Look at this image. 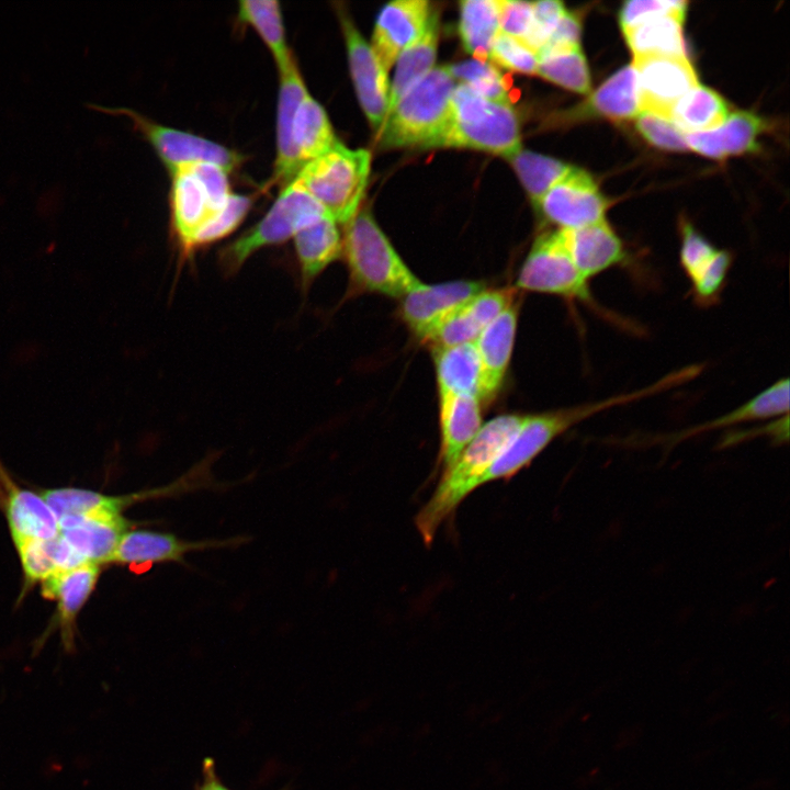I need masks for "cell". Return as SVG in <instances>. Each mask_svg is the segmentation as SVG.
Listing matches in <instances>:
<instances>
[{"mask_svg": "<svg viewBox=\"0 0 790 790\" xmlns=\"http://www.w3.org/2000/svg\"><path fill=\"white\" fill-rule=\"evenodd\" d=\"M238 543V538L190 541L169 532L128 530L119 543L112 562L128 566L183 563L184 556L191 552L227 548Z\"/></svg>", "mask_w": 790, "mask_h": 790, "instance_id": "15", "label": "cell"}, {"mask_svg": "<svg viewBox=\"0 0 790 790\" xmlns=\"http://www.w3.org/2000/svg\"><path fill=\"white\" fill-rule=\"evenodd\" d=\"M431 351L439 395L477 397L481 365L475 343L432 348Z\"/></svg>", "mask_w": 790, "mask_h": 790, "instance_id": "30", "label": "cell"}, {"mask_svg": "<svg viewBox=\"0 0 790 790\" xmlns=\"http://www.w3.org/2000/svg\"><path fill=\"white\" fill-rule=\"evenodd\" d=\"M14 544L29 583H43L55 573L87 562L59 534L48 540H19Z\"/></svg>", "mask_w": 790, "mask_h": 790, "instance_id": "31", "label": "cell"}, {"mask_svg": "<svg viewBox=\"0 0 790 790\" xmlns=\"http://www.w3.org/2000/svg\"><path fill=\"white\" fill-rule=\"evenodd\" d=\"M100 575V565L86 562L70 569L55 573L42 583L45 598L57 602L63 643L74 648L76 618L93 592Z\"/></svg>", "mask_w": 790, "mask_h": 790, "instance_id": "22", "label": "cell"}, {"mask_svg": "<svg viewBox=\"0 0 790 790\" xmlns=\"http://www.w3.org/2000/svg\"><path fill=\"white\" fill-rule=\"evenodd\" d=\"M672 387H674V381L666 375L630 393L552 411L524 415L519 430L486 473L484 485L498 479H510L529 466L554 439L594 415L665 392Z\"/></svg>", "mask_w": 790, "mask_h": 790, "instance_id": "2", "label": "cell"}, {"mask_svg": "<svg viewBox=\"0 0 790 790\" xmlns=\"http://www.w3.org/2000/svg\"><path fill=\"white\" fill-rule=\"evenodd\" d=\"M436 147L472 148L509 158L521 149L517 114L510 103L487 100L459 83L452 92L448 125Z\"/></svg>", "mask_w": 790, "mask_h": 790, "instance_id": "5", "label": "cell"}, {"mask_svg": "<svg viewBox=\"0 0 790 790\" xmlns=\"http://www.w3.org/2000/svg\"><path fill=\"white\" fill-rule=\"evenodd\" d=\"M498 33L496 1L464 0L460 2L459 34L467 53L477 60L487 61L492 44Z\"/></svg>", "mask_w": 790, "mask_h": 790, "instance_id": "35", "label": "cell"}, {"mask_svg": "<svg viewBox=\"0 0 790 790\" xmlns=\"http://www.w3.org/2000/svg\"><path fill=\"white\" fill-rule=\"evenodd\" d=\"M485 289L482 282L452 281L420 287L403 296L400 316L420 340L444 317Z\"/></svg>", "mask_w": 790, "mask_h": 790, "instance_id": "16", "label": "cell"}, {"mask_svg": "<svg viewBox=\"0 0 790 790\" xmlns=\"http://www.w3.org/2000/svg\"><path fill=\"white\" fill-rule=\"evenodd\" d=\"M41 495L58 520L65 516L123 515V510L128 506L158 497V490L155 488L125 495H106L90 489L60 487L45 489Z\"/></svg>", "mask_w": 790, "mask_h": 790, "instance_id": "27", "label": "cell"}, {"mask_svg": "<svg viewBox=\"0 0 790 790\" xmlns=\"http://www.w3.org/2000/svg\"><path fill=\"white\" fill-rule=\"evenodd\" d=\"M323 215L328 214L295 180L291 181L256 225L222 249V273L226 276L236 274L255 252L285 242Z\"/></svg>", "mask_w": 790, "mask_h": 790, "instance_id": "7", "label": "cell"}, {"mask_svg": "<svg viewBox=\"0 0 790 790\" xmlns=\"http://www.w3.org/2000/svg\"><path fill=\"white\" fill-rule=\"evenodd\" d=\"M171 177V223L179 250V264H183L193 258L196 237L219 211L187 166L174 170Z\"/></svg>", "mask_w": 790, "mask_h": 790, "instance_id": "14", "label": "cell"}, {"mask_svg": "<svg viewBox=\"0 0 790 790\" xmlns=\"http://www.w3.org/2000/svg\"><path fill=\"white\" fill-rule=\"evenodd\" d=\"M524 415L505 414L483 424L455 462L445 471L430 498L416 514L414 522L424 543L429 545L443 522L469 495L484 485V478L519 430Z\"/></svg>", "mask_w": 790, "mask_h": 790, "instance_id": "1", "label": "cell"}, {"mask_svg": "<svg viewBox=\"0 0 790 790\" xmlns=\"http://www.w3.org/2000/svg\"><path fill=\"white\" fill-rule=\"evenodd\" d=\"M763 129L761 120L749 112L729 114L716 128L689 133L686 137L690 149L709 158L722 159L755 150Z\"/></svg>", "mask_w": 790, "mask_h": 790, "instance_id": "25", "label": "cell"}, {"mask_svg": "<svg viewBox=\"0 0 790 790\" xmlns=\"http://www.w3.org/2000/svg\"><path fill=\"white\" fill-rule=\"evenodd\" d=\"M350 72L360 105L372 127L380 129L390 103L387 72L372 46L360 34L352 20L339 9Z\"/></svg>", "mask_w": 790, "mask_h": 790, "instance_id": "12", "label": "cell"}, {"mask_svg": "<svg viewBox=\"0 0 790 790\" xmlns=\"http://www.w3.org/2000/svg\"><path fill=\"white\" fill-rule=\"evenodd\" d=\"M489 58L508 70L526 75L537 74V52L524 42L500 32L492 44Z\"/></svg>", "mask_w": 790, "mask_h": 790, "instance_id": "43", "label": "cell"}, {"mask_svg": "<svg viewBox=\"0 0 790 790\" xmlns=\"http://www.w3.org/2000/svg\"><path fill=\"white\" fill-rule=\"evenodd\" d=\"M562 232L574 264L589 282L602 272L628 262L622 240L606 219Z\"/></svg>", "mask_w": 790, "mask_h": 790, "instance_id": "21", "label": "cell"}, {"mask_svg": "<svg viewBox=\"0 0 790 790\" xmlns=\"http://www.w3.org/2000/svg\"><path fill=\"white\" fill-rule=\"evenodd\" d=\"M580 24L576 15L567 10L561 16L546 43L540 52L563 49L579 46Z\"/></svg>", "mask_w": 790, "mask_h": 790, "instance_id": "50", "label": "cell"}, {"mask_svg": "<svg viewBox=\"0 0 790 790\" xmlns=\"http://www.w3.org/2000/svg\"><path fill=\"white\" fill-rule=\"evenodd\" d=\"M438 40L439 16L438 12L433 11L425 31L396 59V71L390 87L387 114L413 86L435 68Z\"/></svg>", "mask_w": 790, "mask_h": 790, "instance_id": "29", "label": "cell"}, {"mask_svg": "<svg viewBox=\"0 0 790 790\" xmlns=\"http://www.w3.org/2000/svg\"><path fill=\"white\" fill-rule=\"evenodd\" d=\"M518 305L514 303L485 327L474 341L481 365L477 397L490 402L505 379L516 337Z\"/></svg>", "mask_w": 790, "mask_h": 790, "instance_id": "20", "label": "cell"}, {"mask_svg": "<svg viewBox=\"0 0 790 790\" xmlns=\"http://www.w3.org/2000/svg\"><path fill=\"white\" fill-rule=\"evenodd\" d=\"M607 201L594 179L571 167L535 207L561 229H577L605 219Z\"/></svg>", "mask_w": 790, "mask_h": 790, "instance_id": "11", "label": "cell"}, {"mask_svg": "<svg viewBox=\"0 0 790 790\" xmlns=\"http://www.w3.org/2000/svg\"><path fill=\"white\" fill-rule=\"evenodd\" d=\"M481 327L467 311L465 304L438 323L422 339L432 348L453 347L474 342Z\"/></svg>", "mask_w": 790, "mask_h": 790, "instance_id": "41", "label": "cell"}, {"mask_svg": "<svg viewBox=\"0 0 790 790\" xmlns=\"http://www.w3.org/2000/svg\"><path fill=\"white\" fill-rule=\"evenodd\" d=\"M686 7L685 1L631 0L623 3L619 22L624 31L657 15L686 14Z\"/></svg>", "mask_w": 790, "mask_h": 790, "instance_id": "46", "label": "cell"}, {"mask_svg": "<svg viewBox=\"0 0 790 790\" xmlns=\"http://www.w3.org/2000/svg\"><path fill=\"white\" fill-rule=\"evenodd\" d=\"M453 79L470 87L481 97L500 103H510L499 71L489 63L477 59L448 66Z\"/></svg>", "mask_w": 790, "mask_h": 790, "instance_id": "40", "label": "cell"}, {"mask_svg": "<svg viewBox=\"0 0 790 790\" xmlns=\"http://www.w3.org/2000/svg\"><path fill=\"white\" fill-rule=\"evenodd\" d=\"M442 471L449 469L483 426L481 402L470 395H439Z\"/></svg>", "mask_w": 790, "mask_h": 790, "instance_id": "23", "label": "cell"}, {"mask_svg": "<svg viewBox=\"0 0 790 790\" xmlns=\"http://www.w3.org/2000/svg\"><path fill=\"white\" fill-rule=\"evenodd\" d=\"M507 159L534 205L571 168L563 161L522 148Z\"/></svg>", "mask_w": 790, "mask_h": 790, "instance_id": "39", "label": "cell"}, {"mask_svg": "<svg viewBox=\"0 0 790 790\" xmlns=\"http://www.w3.org/2000/svg\"><path fill=\"white\" fill-rule=\"evenodd\" d=\"M206 190L214 207L221 211L229 195L228 171L212 162H196L187 166Z\"/></svg>", "mask_w": 790, "mask_h": 790, "instance_id": "49", "label": "cell"}, {"mask_svg": "<svg viewBox=\"0 0 790 790\" xmlns=\"http://www.w3.org/2000/svg\"><path fill=\"white\" fill-rule=\"evenodd\" d=\"M87 105L102 113L128 117L134 127L144 135L156 150L170 173L180 167L196 162H212L229 172L241 160L237 153L221 144L188 132L160 125L134 110L109 108L94 103Z\"/></svg>", "mask_w": 790, "mask_h": 790, "instance_id": "9", "label": "cell"}, {"mask_svg": "<svg viewBox=\"0 0 790 790\" xmlns=\"http://www.w3.org/2000/svg\"><path fill=\"white\" fill-rule=\"evenodd\" d=\"M641 112L670 120L677 102L699 84L697 74L686 55L634 57Z\"/></svg>", "mask_w": 790, "mask_h": 790, "instance_id": "10", "label": "cell"}, {"mask_svg": "<svg viewBox=\"0 0 790 790\" xmlns=\"http://www.w3.org/2000/svg\"><path fill=\"white\" fill-rule=\"evenodd\" d=\"M684 20L685 14H663L624 30L625 41L634 57L686 55L682 36Z\"/></svg>", "mask_w": 790, "mask_h": 790, "instance_id": "33", "label": "cell"}, {"mask_svg": "<svg viewBox=\"0 0 790 790\" xmlns=\"http://www.w3.org/2000/svg\"><path fill=\"white\" fill-rule=\"evenodd\" d=\"M351 292H374L402 298L424 283L398 256L371 212L362 208L346 224L342 253Z\"/></svg>", "mask_w": 790, "mask_h": 790, "instance_id": "3", "label": "cell"}, {"mask_svg": "<svg viewBox=\"0 0 790 790\" xmlns=\"http://www.w3.org/2000/svg\"><path fill=\"white\" fill-rule=\"evenodd\" d=\"M195 790H232L221 780L212 758H205L202 765V778Z\"/></svg>", "mask_w": 790, "mask_h": 790, "instance_id": "51", "label": "cell"}, {"mask_svg": "<svg viewBox=\"0 0 790 790\" xmlns=\"http://www.w3.org/2000/svg\"><path fill=\"white\" fill-rule=\"evenodd\" d=\"M278 69L280 87L276 106V156L273 174L274 180L284 187L293 181L302 169L293 143V122L296 110L308 90L294 56Z\"/></svg>", "mask_w": 790, "mask_h": 790, "instance_id": "18", "label": "cell"}, {"mask_svg": "<svg viewBox=\"0 0 790 790\" xmlns=\"http://www.w3.org/2000/svg\"><path fill=\"white\" fill-rule=\"evenodd\" d=\"M729 116L723 98L715 91L698 84L684 95L673 109L670 121L684 133L716 128Z\"/></svg>", "mask_w": 790, "mask_h": 790, "instance_id": "36", "label": "cell"}, {"mask_svg": "<svg viewBox=\"0 0 790 790\" xmlns=\"http://www.w3.org/2000/svg\"><path fill=\"white\" fill-rule=\"evenodd\" d=\"M238 19L256 30L273 55L278 68L284 66L293 57L286 43L282 13L278 1H239Z\"/></svg>", "mask_w": 790, "mask_h": 790, "instance_id": "37", "label": "cell"}, {"mask_svg": "<svg viewBox=\"0 0 790 790\" xmlns=\"http://www.w3.org/2000/svg\"><path fill=\"white\" fill-rule=\"evenodd\" d=\"M338 142L325 109L308 92L301 101L293 122V143L302 168Z\"/></svg>", "mask_w": 790, "mask_h": 790, "instance_id": "32", "label": "cell"}, {"mask_svg": "<svg viewBox=\"0 0 790 790\" xmlns=\"http://www.w3.org/2000/svg\"><path fill=\"white\" fill-rule=\"evenodd\" d=\"M679 261L690 282L693 301L707 307L719 302L733 262L727 250L715 248L688 222L680 226Z\"/></svg>", "mask_w": 790, "mask_h": 790, "instance_id": "13", "label": "cell"}, {"mask_svg": "<svg viewBox=\"0 0 790 790\" xmlns=\"http://www.w3.org/2000/svg\"><path fill=\"white\" fill-rule=\"evenodd\" d=\"M454 87L448 66L430 70L387 114L380 128V145L432 148L448 125Z\"/></svg>", "mask_w": 790, "mask_h": 790, "instance_id": "4", "label": "cell"}, {"mask_svg": "<svg viewBox=\"0 0 790 790\" xmlns=\"http://www.w3.org/2000/svg\"><path fill=\"white\" fill-rule=\"evenodd\" d=\"M431 12L426 0L392 1L381 10L371 46L386 72L399 54L425 31Z\"/></svg>", "mask_w": 790, "mask_h": 790, "instance_id": "17", "label": "cell"}, {"mask_svg": "<svg viewBox=\"0 0 790 790\" xmlns=\"http://www.w3.org/2000/svg\"><path fill=\"white\" fill-rule=\"evenodd\" d=\"M251 204L252 199L250 196L232 193L224 207L196 237L194 242L195 252L235 232L248 214Z\"/></svg>", "mask_w": 790, "mask_h": 790, "instance_id": "42", "label": "cell"}, {"mask_svg": "<svg viewBox=\"0 0 790 790\" xmlns=\"http://www.w3.org/2000/svg\"><path fill=\"white\" fill-rule=\"evenodd\" d=\"M589 108L613 121L636 119L641 102L636 72L633 65L619 69L595 91Z\"/></svg>", "mask_w": 790, "mask_h": 790, "instance_id": "34", "label": "cell"}, {"mask_svg": "<svg viewBox=\"0 0 790 790\" xmlns=\"http://www.w3.org/2000/svg\"><path fill=\"white\" fill-rule=\"evenodd\" d=\"M371 155L338 142L308 161L295 181L337 223L347 224L359 211L370 173Z\"/></svg>", "mask_w": 790, "mask_h": 790, "instance_id": "6", "label": "cell"}, {"mask_svg": "<svg viewBox=\"0 0 790 790\" xmlns=\"http://www.w3.org/2000/svg\"><path fill=\"white\" fill-rule=\"evenodd\" d=\"M131 522L123 515L65 516L58 519L59 535L87 562H112Z\"/></svg>", "mask_w": 790, "mask_h": 790, "instance_id": "19", "label": "cell"}, {"mask_svg": "<svg viewBox=\"0 0 790 790\" xmlns=\"http://www.w3.org/2000/svg\"><path fill=\"white\" fill-rule=\"evenodd\" d=\"M789 380L781 379L727 414L669 437L676 443L692 436L742 422L789 416Z\"/></svg>", "mask_w": 790, "mask_h": 790, "instance_id": "26", "label": "cell"}, {"mask_svg": "<svg viewBox=\"0 0 790 790\" xmlns=\"http://www.w3.org/2000/svg\"><path fill=\"white\" fill-rule=\"evenodd\" d=\"M537 74L577 93L585 94L590 89L589 70L580 46L538 53Z\"/></svg>", "mask_w": 790, "mask_h": 790, "instance_id": "38", "label": "cell"}, {"mask_svg": "<svg viewBox=\"0 0 790 790\" xmlns=\"http://www.w3.org/2000/svg\"><path fill=\"white\" fill-rule=\"evenodd\" d=\"M300 283L307 292L316 278L342 253V237L337 223L323 215L302 227L293 237Z\"/></svg>", "mask_w": 790, "mask_h": 790, "instance_id": "24", "label": "cell"}, {"mask_svg": "<svg viewBox=\"0 0 790 790\" xmlns=\"http://www.w3.org/2000/svg\"><path fill=\"white\" fill-rule=\"evenodd\" d=\"M636 128L655 147L667 150L688 149L686 135L668 119L642 111L636 116Z\"/></svg>", "mask_w": 790, "mask_h": 790, "instance_id": "44", "label": "cell"}, {"mask_svg": "<svg viewBox=\"0 0 790 790\" xmlns=\"http://www.w3.org/2000/svg\"><path fill=\"white\" fill-rule=\"evenodd\" d=\"M5 515L13 542L48 540L59 534L58 520L41 493L12 484L5 501Z\"/></svg>", "mask_w": 790, "mask_h": 790, "instance_id": "28", "label": "cell"}, {"mask_svg": "<svg viewBox=\"0 0 790 790\" xmlns=\"http://www.w3.org/2000/svg\"><path fill=\"white\" fill-rule=\"evenodd\" d=\"M499 32L524 42L532 24V2L498 0Z\"/></svg>", "mask_w": 790, "mask_h": 790, "instance_id": "48", "label": "cell"}, {"mask_svg": "<svg viewBox=\"0 0 790 790\" xmlns=\"http://www.w3.org/2000/svg\"><path fill=\"white\" fill-rule=\"evenodd\" d=\"M515 303V292L508 289H484L465 303L470 314L483 330Z\"/></svg>", "mask_w": 790, "mask_h": 790, "instance_id": "45", "label": "cell"}, {"mask_svg": "<svg viewBox=\"0 0 790 790\" xmlns=\"http://www.w3.org/2000/svg\"><path fill=\"white\" fill-rule=\"evenodd\" d=\"M565 11L557 0L532 2V24L524 43L538 54Z\"/></svg>", "mask_w": 790, "mask_h": 790, "instance_id": "47", "label": "cell"}, {"mask_svg": "<svg viewBox=\"0 0 790 790\" xmlns=\"http://www.w3.org/2000/svg\"><path fill=\"white\" fill-rule=\"evenodd\" d=\"M518 289L553 294L596 306L589 281L574 264L562 229L539 236L517 278Z\"/></svg>", "mask_w": 790, "mask_h": 790, "instance_id": "8", "label": "cell"}]
</instances>
